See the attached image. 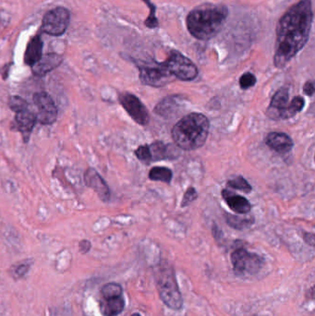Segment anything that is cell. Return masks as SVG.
Returning <instances> with one entry per match:
<instances>
[{
	"mask_svg": "<svg viewBox=\"0 0 315 316\" xmlns=\"http://www.w3.org/2000/svg\"><path fill=\"white\" fill-rule=\"evenodd\" d=\"M135 156L137 158L142 162L143 164L149 165L151 163V158H150L149 147L148 145H141L135 151Z\"/></svg>",
	"mask_w": 315,
	"mask_h": 316,
	"instance_id": "27",
	"label": "cell"
},
{
	"mask_svg": "<svg viewBox=\"0 0 315 316\" xmlns=\"http://www.w3.org/2000/svg\"><path fill=\"white\" fill-rule=\"evenodd\" d=\"M43 53V41L40 35H36L32 38L28 47L26 48V52L24 55V62L28 66L32 67L37 63L41 59Z\"/></svg>",
	"mask_w": 315,
	"mask_h": 316,
	"instance_id": "17",
	"label": "cell"
},
{
	"mask_svg": "<svg viewBox=\"0 0 315 316\" xmlns=\"http://www.w3.org/2000/svg\"><path fill=\"white\" fill-rule=\"evenodd\" d=\"M314 21L312 0H301L287 10L276 26L274 63L284 68L306 45Z\"/></svg>",
	"mask_w": 315,
	"mask_h": 316,
	"instance_id": "1",
	"label": "cell"
},
{
	"mask_svg": "<svg viewBox=\"0 0 315 316\" xmlns=\"http://www.w3.org/2000/svg\"><path fill=\"white\" fill-rule=\"evenodd\" d=\"M144 3H146V5L149 6L150 10V15L148 16V18L145 20L144 24L145 25L148 27V28H157L158 27V21L156 17V7L153 3L150 2V0H142Z\"/></svg>",
	"mask_w": 315,
	"mask_h": 316,
	"instance_id": "26",
	"label": "cell"
},
{
	"mask_svg": "<svg viewBox=\"0 0 315 316\" xmlns=\"http://www.w3.org/2000/svg\"><path fill=\"white\" fill-rule=\"evenodd\" d=\"M70 23V12L67 8H54L48 12L42 24V29L50 35L58 36L63 34Z\"/></svg>",
	"mask_w": 315,
	"mask_h": 316,
	"instance_id": "7",
	"label": "cell"
},
{
	"mask_svg": "<svg viewBox=\"0 0 315 316\" xmlns=\"http://www.w3.org/2000/svg\"><path fill=\"white\" fill-rule=\"evenodd\" d=\"M9 68H10V64H7V65H6V66H4V68H2V70L0 71V72H1V75H2V77H3V79H6L8 78Z\"/></svg>",
	"mask_w": 315,
	"mask_h": 316,
	"instance_id": "34",
	"label": "cell"
},
{
	"mask_svg": "<svg viewBox=\"0 0 315 316\" xmlns=\"http://www.w3.org/2000/svg\"><path fill=\"white\" fill-rule=\"evenodd\" d=\"M118 101L135 122L142 126L149 123V113L137 96L130 93H122L118 96Z\"/></svg>",
	"mask_w": 315,
	"mask_h": 316,
	"instance_id": "9",
	"label": "cell"
},
{
	"mask_svg": "<svg viewBox=\"0 0 315 316\" xmlns=\"http://www.w3.org/2000/svg\"><path fill=\"white\" fill-rule=\"evenodd\" d=\"M163 63L174 78L189 81L198 76V69L195 64L177 50L171 51Z\"/></svg>",
	"mask_w": 315,
	"mask_h": 316,
	"instance_id": "5",
	"label": "cell"
},
{
	"mask_svg": "<svg viewBox=\"0 0 315 316\" xmlns=\"http://www.w3.org/2000/svg\"><path fill=\"white\" fill-rule=\"evenodd\" d=\"M33 103L38 109L37 121L43 125H51L57 119V108L52 97L46 92H38L33 95Z\"/></svg>",
	"mask_w": 315,
	"mask_h": 316,
	"instance_id": "10",
	"label": "cell"
},
{
	"mask_svg": "<svg viewBox=\"0 0 315 316\" xmlns=\"http://www.w3.org/2000/svg\"><path fill=\"white\" fill-rule=\"evenodd\" d=\"M148 147H149L151 163L168 158H175V156L172 154L176 152V149L170 150L171 146L166 145L162 142H154L151 145H148Z\"/></svg>",
	"mask_w": 315,
	"mask_h": 316,
	"instance_id": "19",
	"label": "cell"
},
{
	"mask_svg": "<svg viewBox=\"0 0 315 316\" xmlns=\"http://www.w3.org/2000/svg\"><path fill=\"white\" fill-rule=\"evenodd\" d=\"M228 186L235 190H242L245 193L252 191V186L247 182L244 178L238 176L228 182Z\"/></svg>",
	"mask_w": 315,
	"mask_h": 316,
	"instance_id": "24",
	"label": "cell"
},
{
	"mask_svg": "<svg viewBox=\"0 0 315 316\" xmlns=\"http://www.w3.org/2000/svg\"><path fill=\"white\" fill-rule=\"evenodd\" d=\"M172 171L167 167L156 166L153 167L149 172V179L155 182H162L170 183L172 180Z\"/></svg>",
	"mask_w": 315,
	"mask_h": 316,
	"instance_id": "22",
	"label": "cell"
},
{
	"mask_svg": "<svg viewBox=\"0 0 315 316\" xmlns=\"http://www.w3.org/2000/svg\"><path fill=\"white\" fill-rule=\"evenodd\" d=\"M255 83H256V77L251 72H246L239 79V85L243 90L254 86Z\"/></svg>",
	"mask_w": 315,
	"mask_h": 316,
	"instance_id": "28",
	"label": "cell"
},
{
	"mask_svg": "<svg viewBox=\"0 0 315 316\" xmlns=\"http://www.w3.org/2000/svg\"><path fill=\"white\" fill-rule=\"evenodd\" d=\"M30 269V264H26V263H23L21 265H19L15 270V275H16V278H20V277H24V275H26L28 273Z\"/></svg>",
	"mask_w": 315,
	"mask_h": 316,
	"instance_id": "30",
	"label": "cell"
},
{
	"mask_svg": "<svg viewBox=\"0 0 315 316\" xmlns=\"http://www.w3.org/2000/svg\"><path fill=\"white\" fill-rule=\"evenodd\" d=\"M140 316L139 314H133V315H132V316Z\"/></svg>",
	"mask_w": 315,
	"mask_h": 316,
	"instance_id": "35",
	"label": "cell"
},
{
	"mask_svg": "<svg viewBox=\"0 0 315 316\" xmlns=\"http://www.w3.org/2000/svg\"><path fill=\"white\" fill-rule=\"evenodd\" d=\"M304 240L308 244L311 246H315V235L313 233H306L304 235Z\"/></svg>",
	"mask_w": 315,
	"mask_h": 316,
	"instance_id": "33",
	"label": "cell"
},
{
	"mask_svg": "<svg viewBox=\"0 0 315 316\" xmlns=\"http://www.w3.org/2000/svg\"><path fill=\"white\" fill-rule=\"evenodd\" d=\"M122 288L118 283H108L105 284L102 289L103 298H111L122 296Z\"/></svg>",
	"mask_w": 315,
	"mask_h": 316,
	"instance_id": "25",
	"label": "cell"
},
{
	"mask_svg": "<svg viewBox=\"0 0 315 316\" xmlns=\"http://www.w3.org/2000/svg\"><path fill=\"white\" fill-rule=\"evenodd\" d=\"M197 197L198 194L196 190L193 187H189V189L186 190V192L184 194V197L182 199V207H186V206H189V204H191L193 201H195Z\"/></svg>",
	"mask_w": 315,
	"mask_h": 316,
	"instance_id": "29",
	"label": "cell"
},
{
	"mask_svg": "<svg viewBox=\"0 0 315 316\" xmlns=\"http://www.w3.org/2000/svg\"><path fill=\"white\" fill-rule=\"evenodd\" d=\"M303 91H304V94L308 95V96H312V95H314V93H315V84H314V81H312V80L307 81L304 84Z\"/></svg>",
	"mask_w": 315,
	"mask_h": 316,
	"instance_id": "31",
	"label": "cell"
},
{
	"mask_svg": "<svg viewBox=\"0 0 315 316\" xmlns=\"http://www.w3.org/2000/svg\"><path fill=\"white\" fill-rule=\"evenodd\" d=\"M289 89L287 87L280 88L274 96L272 97L271 103L268 107L267 116L272 119H279L281 112L289 105Z\"/></svg>",
	"mask_w": 315,
	"mask_h": 316,
	"instance_id": "14",
	"label": "cell"
},
{
	"mask_svg": "<svg viewBox=\"0 0 315 316\" xmlns=\"http://www.w3.org/2000/svg\"><path fill=\"white\" fill-rule=\"evenodd\" d=\"M210 122L201 113H191L182 118L172 129L174 142L183 150H196L205 144Z\"/></svg>",
	"mask_w": 315,
	"mask_h": 316,
	"instance_id": "3",
	"label": "cell"
},
{
	"mask_svg": "<svg viewBox=\"0 0 315 316\" xmlns=\"http://www.w3.org/2000/svg\"><path fill=\"white\" fill-rule=\"evenodd\" d=\"M266 144L272 150L279 154H287L293 148L291 138L283 132H270L266 137Z\"/></svg>",
	"mask_w": 315,
	"mask_h": 316,
	"instance_id": "15",
	"label": "cell"
},
{
	"mask_svg": "<svg viewBox=\"0 0 315 316\" xmlns=\"http://www.w3.org/2000/svg\"><path fill=\"white\" fill-rule=\"evenodd\" d=\"M225 219L229 226L237 230L248 229L254 223V218L252 216H236L230 213H225Z\"/></svg>",
	"mask_w": 315,
	"mask_h": 316,
	"instance_id": "20",
	"label": "cell"
},
{
	"mask_svg": "<svg viewBox=\"0 0 315 316\" xmlns=\"http://www.w3.org/2000/svg\"><path fill=\"white\" fill-rule=\"evenodd\" d=\"M140 79L143 84L153 87H161L173 80V76L166 70L164 63H145L138 65Z\"/></svg>",
	"mask_w": 315,
	"mask_h": 316,
	"instance_id": "6",
	"label": "cell"
},
{
	"mask_svg": "<svg viewBox=\"0 0 315 316\" xmlns=\"http://www.w3.org/2000/svg\"><path fill=\"white\" fill-rule=\"evenodd\" d=\"M62 56L55 53L47 54L41 57L39 61L32 66V73L35 76L44 77L48 74L50 71L56 69L60 64L62 63Z\"/></svg>",
	"mask_w": 315,
	"mask_h": 316,
	"instance_id": "13",
	"label": "cell"
},
{
	"mask_svg": "<svg viewBox=\"0 0 315 316\" xmlns=\"http://www.w3.org/2000/svg\"><path fill=\"white\" fill-rule=\"evenodd\" d=\"M222 197L231 210L237 213L246 214L251 211V204L246 198L239 196L229 190L222 191Z\"/></svg>",
	"mask_w": 315,
	"mask_h": 316,
	"instance_id": "16",
	"label": "cell"
},
{
	"mask_svg": "<svg viewBox=\"0 0 315 316\" xmlns=\"http://www.w3.org/2000/svg\"><path fill=\"white\" fill-rule=\"evenodd\" d=\"M229 16L224 5L205 4L192 9L186 20L189 33L199 40H209L220 31Z\"/></svg>",
	"mask_w": 315,
	"mask_h": 316,
	"instance_id": "2",
	"label": "cell"
},
{
	"mask_svg": "<svg viewBox=\"0 0 315 316\" xmlns=\"http://www.w3.org/2000/svg\"><path fill=\"white\" fill-rule=\"evenodd\" d=\"M231 262L233 269L237 275L245 273L255 274L260 270L262 266V259L255 253H249L243 248L235 250L231 254Z\"/></svg>",
	"mask_w": 315,
	"mask_h": 316,
	"instance_id": "8",
	"label": "cell"
},
{
	"mask_svg": "<svg viewBox=\"0 0 315 316\" xmlns=\"http://www.w3.org/2000/svg\"><path fill=\"white\" fill-rule=\"evenodd\" d=\"M304 105H305V101L301 96H295L292 99L291 102L289 104L288 106L281 112L279 119H290L297 113H299L303 109Z\"/></svg>",
	"mask_w": 315,
	"mask_h": 316,
	"instance_id": "21",
	"label": "cell"
},
{
	"mask_svg": "<svg viewBox=\"0 0 315 316\" xmlns=\"http://www.w3.org/2000/svg\"><path fill=\"white\" fill-rule=\"evenodd\" d=\"M124 306L125 302L122 296L103 298L100 302V309L104 316H118L122 313Z\"/></svg>",
	"mask_w": 315,
	"mask_h": 316,
	"instance_id": "18",
	"label": "cell"
},
{
	"mask_svg": "<svg viewBox=\"0 0 315 316\" xmlns=\"http://www.w3.org/2000/svg\"><path fill=\"white\" fill-rule=\"evenodd\" d=\"M8 106L14 113L29 109V103L21 96L13 95L8 98Z\"/></svg>",
	"mask_w": 315,
	"mask_h": 316,
	"instance_id": "23",
	"label": "cell"
},
{
	"mask_svg": "<svg viewBox=\"0 0 315 316\" xmlns=\"http://www.w3.org/2000/svg\"><path fill=\"white\" fill-rule=\"evenodd\" d=\"M37 121L36 115L33 114L32 111H22L16 113L15 118L10 124V129L13 132H18L23 136V140L25 143L29 142L32 130Z\"/></svg>",
	"mask_w": 315,
	"mask_h": 316,
	"instance_id": "11",
	"label": "cell"
},
{
	"mask_svg": "<svg viewBox=\"0 0 315 316\" xmlns=\"http://www.w3.org/2000/svg\"><path fill=\"white\" fill-rule=\"evenodd\" d=\"M79 252L83 254L88 253L91 249V242L87 239H83L79 242Z\"/></svg>",
	"mask_w": 315,
	"mask_h": 316,
	"instance_id": "32",
	"label": "cell"
},
{
	"mask_svg": "<svg viewBox=\"0 0 315 316\" xmlns=\"http://www.w3.org/2000/svg\"><path fill=\"white\" fill-rule=\"evenodd\" d=\"M84 182L89 188L95 190L103 202H108L110 199V190L100 174L93 167L87 168L84 173Z\"/></svg>",
	"mask_w": 315,
	"mask_h": 316,
	"instance_id": "12",
	"label": "cell"
},
{
	"mask_svg": "<svg viewBox=\"0 0 315 316\" xmlns=\"http://www.w3.org/2000/svg\"><path fill=\"white\" fill-rule=\"evenodd\" d=\"M157 284L160 299L167 307L179 311L182 308V294L176 281L173 270L160 269L157 274Z\"/></svg>",
	"mask_w": 315,
	"mask_h": 316,
	"instance_id": "4",
	"label": "cell"
}]
</instances>
